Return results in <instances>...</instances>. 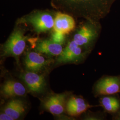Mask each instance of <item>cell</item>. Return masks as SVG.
Instances as JSON below:
<instances>
[{
  "instance_id": "1",
  "label": "cell",
  "mask_w": 120,
  "mask_h": 120,
  "mask_svg": "<svg viewBox=\"0 0 120 120\" xmlns=\"http://www.w3.org/2000/svg\"><path fill=\"white\" fill-rule=\"evenodd\" d=\"M26 38L21 30L15 31L9 38L3 48V55L18 57L24 52Z\"/></svg>"
},
{
  "instance_id": "2",
  "label": "cell",
  "mask_w": 120,
  "mask_h": 120,
  "mask_svg": "<svg viewBox=\"0 0 120 120\" xmlns=\"http://www.w3.org/2000/svg\"><path fill=\"white\" fill-rule=\"evenodd\" d=\"M21 77L29 90L33 93H41L46 88L45 78L42 75H39L37 73L28 71L22 74Z\"/></svg>"
},
{
  "instance_id": "3",
  "label": "cell",
  "mask_w": 120,
  "mask_h": 120,
  "mask_svg": "<svg viewBox=\"0 0 120 120\" xmlns=\"http://www.w3.org/2000/svg\"><path fill=\"white\" fill-rule=\"evenodd\" d=\"M99 94L111 95L120 92V77H105L99 81L96 86Z\"/></svg>"
},
{
  "instance_id": "4",
  "label": "cell",
  "mask_w": 120,
  "mask_h": 120,
  "mask_svg": "<svg viewBox=\"0 0 120 120\" xmlns=\"http://www.w3.org/2000/svg\"><path fill=\"white\" fill-rule=\"evenodd\" d=\"M66 94H55L49 96L44 101V108L53 115H60L64 111Z\"/></svg>"
},
{
  "instance_id": "5",
  "label": "cell",
  "mask_w": 120,
  "mask_h": 120,
  "mask_svg": "<svg viewBox=\"0 0 120 120\" xmlns=\"http://www.w3.org/2000/svg\"><path fill=\"white\" fill-rule=\"evenodd\" d=\"M82 56V49L73 40L67 44L57 59L60 63L77 61Z\"/></svg>"
},
{
  "instance_id": "6",
  "label": "cell",
  "mask_w": 120,
  "mask_h": 120,
  "mask_svg": "<svg viewBox=\"0 0 120 120\" xmlns=\"http://www.w3.org/2000/svg\"><path fill=\"white\" fill-rule=\"evenodd\" d=\"M54 19L47 13H41L30 18L29 21L38 33L45 32L53 27Z\"/></svg>"
},
{
  "instance_id": "7",
  "label": "cell",
  "mask_w": 120,
  "mask_h": 120,
  "mask_svg": "<svg viewBox=\"0 0 120 120\" xmlns=\"http://www.w3.org/2000/svg\"><path fill=\"white\" fill-rule=\"evenodd\" d=\"M75 27V22L71 16L62 13H58L54 21V31L64 34L71 32Z\"/></svg>"
},
{
  "instance_id": "8",
  "label": "cell",
  "mask_w": 120,
  "mask_h": 120,
  "mask_svg": "<svg viewBox=\"0 0 120 120\" xmlns=\"http://www.w3.org/2000/svg\"><path fill=\"white\" fill-rule=\"evenodd\" d=\"M49 64V61L39 53L31 52H29L25 60V65L28 71L39 73L45 69Z\"/></svg>"
},
{
  "instance_id": "9",
  "label": "cell",
  "mask_w": 120,
  "mask_h": 120,
  "mask_svg": "<svg viewBox=\"0 0 120 120\" xmlns=\"http://www.w3.org/2000/svg\"><path fill=\"white\" fill-rule=\"evenodd\" d=\"M1 91L2 94L6 98L22 96L26 93V88L22 83L11 80L5 82Z\"/></svg>"
},
{
  "instance_id": "10",
  "label": "cell",
  "mask_w": 120,
  "mask_h": 120,
  "mask_svg": "<svg viewBox=\"0 0 120 120\" xmlns=\"http://www.w3.org/2000/svg\"><path fill=\"white\" fill-rule=\"evenodd\" d=\"M91 107L81 98L73 97L69 99L66 105V110L69 115L77 116L81 115Z\"/></svg>"
},
{
  "instance_id": "11",
  "label": "cell",
  "mask_w": 120,
  "mask_h": 120,
  "mask_svg": "<svg viewBox=\"0 0 120 120\" xmlns=\"http://www.w3.org/2000/svg\"><path fill=\"white\" fill-rule=\"evenodd\" d=\"M36 49L39 52L52 56H59L63 50L61 45L47 40L39 42Z\"/></svg>"
},
{
  "instance_id": "12",
  "label": "cell",
  "mask_w": 120,
  "mask_h": 120,
  "mask_svg": "<svg viewBox=\"0 0 120 120\" xmlns=\"http://www.w3.org/2000/svg\"><path fill=\"white\" fill-rule=\"evenodd\" d=\"M24 103L20 99L11 100L4 106L3 111L12 117L14 120L18 119L25 111Z\"/></svg>"
},
{
  "instance_id": "13",
  "label": "cell",
  "mask_w": 120,
  "mask_h": 120,
  "mask_svg": "<svg viewBox=\"0 0 120 120\" xmlns=\"http://www.w3.org/2000/svg\"><path fill=\"white\" fill-rule=\"evenodd\" d=\"M94 36V31L91 27L88 26H84L74 35L73 41L81 46L89 43Z\"/></svg>"
},
{
  "instance_id": "14",
  "label": "cell",
  "mask_w": 120,
  "mask_h": 120,
  "mask_svg": "<svg viewBox=\"0 0 120 120\" xmlns=\"http://www.w3.org/2000/svg\"><path fill=\"white\" fill-rule=\"evenodd\" d=\"M100 102L105 109L109 112H116L120 108L118 100L113 97H104L101 99Z\"/></svg>"
},
{
  "instance_id": "15",
  "label": "cell",
  "mask_w": 120,
  "mask_h": 120,
  "mask_svg": "<svg viewBox=\"0 0 120 120\" xmlns=\"http://www.w3.org/2000/svg\"><path fill=\"white\" fill-rule=\"evenodd\" d=\"M64 35L55 31V32L52 36L51 40L56 43L61 45L64 42L65 38Z\"/></svg>"
},
{
  "instance_id": "16",
  "label": "cell",
  "mask_w": 120,
  "mask_h": 120,
  "mask_svg": "<svg viewBox=\"0 0 120 120\" xmlns=\"http://www.w3.org/2000/svg\"><path fill=\"white\" fill-rule=\"evenodd\" d=\"M0 120H13L14 119L8 114L4 112L0 115Z\"/></svg>"
},
{
  "instance_id": "17",
  "label": "cell",
  "mask_w": 120,
  "mask_h": 120,
  "mask_svg": "<svg viewBox=\"0 0 120 120\" xmlns=\"http://www.w3.org/2000/svg\"></svg>"
},
{
  "instance_id": "18",
  "label": "cell",
  "mask_w": 120,
  "mask_h": 120,
  "mask_svg": "<svg viewBox=\"0 0 120 120\" xmlns=\"http://www.w3.org/2000/svg\"></svg>"
}]
</instances>
